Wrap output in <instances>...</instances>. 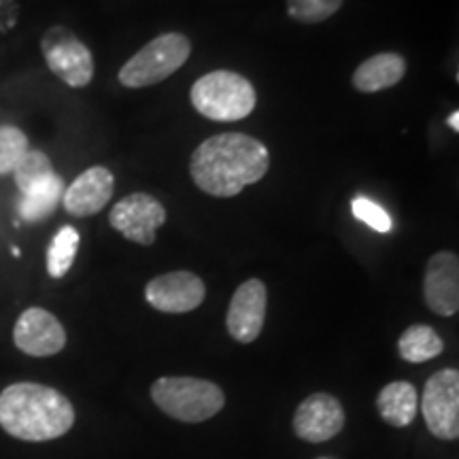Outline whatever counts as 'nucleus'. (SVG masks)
Masks as SVG:
<instances>
[{"instance_id": "f257e3e1", "label": "nucleus", "mask_w": 459, "mask_h": 459, "mask_svg": "<svg viewBox=\"0 0 459 459\" xmlns=\"http://www.w3.org/2000/svg\"><path fill=\"white\" fill-rule=\"evenodd\" d=\"M271 169V153L262 141L243 132H223L194 149L189 175L204 194L232 198L262 181Z\"/></svg>"}, {"instance_id": "f03ea898", "label": "nucleus", "mask_w": 459, "mask_h": 459, "mask_svg": "<svg viewBox=\"0 0 459 459\" xmlns=\"http://www.w3.org/2000/svg\"><path fill=\"white\" fill-rule=\"evenodd\" d=\"M74 423L71 400L41 383H13L0 394V428L26 443H48Z\"/></svg>"}, {"instance_id": "7ed1b4c3", "label": "nucleus", "mask_w": 459, "mask_h": 459, "mask_svg": "<svg viewBox=\"0 0 459 459\" xmlns=\"http://www.w3.org/2000/svg\"><path fill=\"white\" fill-rule=\"evenodd\" d=\"M196 113L213 122H238L254 113L255 88L249 79L234 71H213L196 79L189 91Z\"/></svg>"}, {"instance_id": "20e7f679", "label": "nucleus", "mask_w": 459, "mask_h": 459, "mask_svg": "<svg viewBox=\"0 0 459 459\" xmlns=\"http://www.w3.org/2000/svg\"><path fill=\"white\" fill-rule=\"evenodd\" d=\"M152 398L160 411L186 423H203L226 404L220 385L194 377L158 378L152 385Z\"/></svg>"}, {"instance_id": "39448f33", "label": "nucleus", "mask_w": 459, "mask_h": 459, "mask_svg": "<svg viewBox=\"0 0 459 459\" xmlns=\"http://www.w3.org/2000/svg\"><path fill=\"white\" fill-rule=\"evenodd\" d=\"M192 56V41L181 32H164L136 51L119 68V83L126 88H149L177 73Z\"/></svg>"}, {"instance_id": "423d86ee", "label": "nucleus", "mask_w": 459, "mask_h": 459, "mask_svg": "<svg viewBox=\"0 0 459 459\" xmlns=\"http://www.w3.org/2000/svg\"><path fill=\"white\" fill-rule=\"evenodd\" d=\"M49 71L71 88H85L94 79V56L77 34L65 26H51L41 39Z\"/></svg>"}, {"instance_id": "0eeeda50", "label": "nucleus", "mask_w": 459, "mask_h": 459, "mask_svg": "<svg viewBox=\"0 0 459 459\" xmlns=\"http://www.w3.org/2000/svg\"><path fill=\"white\" fill-rule=\"evenodd\" d=\"M419 409L436 438L455 440L459 436V372L455 368L434 372L423 389Z\"/></svg>"}, {"instance_id": "6e6552de", "label": "nucleus", "mask_w": 459, "mask_h": 459, "mask_svg": "<svg viewBox=\"0 0 459 459\" xmlns=\"http://www.w3.org/2000/svg\"><path fill=\"white\" fill-rule=\"evenodd\" d=\"M164 204L145 192H136L122 198L108 215V223L113 230H117L124 238L143 247L156 243L158 228L164 226Z\"/></svg>"}, {"instance_id": "1a4fd4ad", "label": "nucleus", "mask_w": 459, "mask_h": 459, "mask_svg": "<svg viewBox=\"0 0 459 459\" xmlns=\"http://www.w3.org/2000/svg\"><path fill=\"white\" fill-rule=\"evenodd\" d=\"M204 296L206 287L203 279L187 271L160 274V277L149 281L145 287V300L156 311L172 315L196 311L204 302Z\"/></svg>"}, {"instance_id": "9d476101", "label": "nucleus", "mask_w": 459, "mask_h": 459, "mask_svg": "<svg viewBox=\"0 0 459 459\" xmlns=\"http://www.w3.org/2000/svg\"><path fill=\"white\" fill-rule=\"evenodd\" d=\"M268 291L260 279H247L234 291L228 307L226 328L234 341L249 344L262 334Z\"/></svg>"}, {"instance_id": "9b49d317", "label": "nucleus", "mask_w": 459, "mask_h": 459, "mask_svg": "<svg viewBox=\"0 0 459 459\" xmlns=\"http://www.w3.org/2000/svg\"><path fill=\"white\" fill-rule=\"evenodd\" d=\"M13 342L22 353L32 358H49L60 353L66 344V332L56 315L45 308H26L17 319Z\"/></svg>"}, {"instance_id": "f8f14e48", "label": "nucleus", "mask_w": 459, "mask_h": 459, "mask_svg": "<svg viewBox=\"0 0 459 459\" xmlns=\"http://www.w3.org/2000/svg\"><path fill=\"white\" fill-rule=\"evenodd\" d=\"M423 296L429 311L453 317L459 311V260L451 251H438L428 260Z\"/></svg>"}, {"instance_id": "ddd939ff", "label": "nucleus", "mask_w": 459, "mask_h": 459, "mask_svg": "<svg viewBox=\"0 0 459 459\" xmlns=\"http://www.w3.org/2000/svg\"><path fill=\"white\" fill-rule=\"evenodd\" d=\"M344 428V409L334 395L313 394L298 406L294 415V432L307 443H324L334 438Z\"/></svg>"}, {"instance_id": "4468645a", "label": "nucleus", "mask_w": 459, "mask_h": 459, "mask_svg": "<svg viewBox=\"0 0 459 459\" xmlns=\"http://www.w3.org/2000/svg\"><path fill=\"white\" fill-rule=\"evenodd\" d=\"M115 177L105 166H91L83 170L71 186L65 189L62 204L73 217H90L100 213L113 198Z\"/></svg>"}, {"instance_id": "2eb2a0df", "label": "nucleus", "mask_w": 459, "mask_h": 459, "mask_svg": "<svg viewBox=\"0 0 459 459\" xmlns=\"http://www.w3.org/2000/svg\"><path fill=\"white\" fill-rule=\"evenodd\" d=\"M406 74V60L394 51H383L355 68L351 83L361 94H375L398 85Z\"/></svg>"}, {"instance_id": "dca6fc26", "label": "nucleus", "mask_w": 459, "mask_h": 459, "mask_svg": "<svg viewBox=\"0 0 459 459\" xmlns=\"http://www.w3.org/2000/svg\"><path fill=\"white\" fill-rule=\"evenodd\" d=\"M65 179L57 172L48 177V179L37 183V186L28 187L22 192L20 203H17V213H20L22 221L26 223H39L54 213L57 204L62 203L65 196Z\"/></svg>"}, {"instance_id": "f3484780", "label": "nucleus", "mask_w": 459, "mask_h": 459, "mask_svg": "<svg viewBox=\"0 0 459 459\" xmlns=\"http://www.w3.org/2000/svg\"><path fill=\"white\" fill-rule=\"evenodd\" d=\"M377 411L389 426L406 428L415 421L419 398L415 385L409 381H394L381 389L377 398Z\"/></svg>"}, {"instance_id": "a211bd4d", "label": "nucleus", "mask_w": 459, "mask_h": 459, "mask_svg": "<svg viewBox=\"0 0 459 459\" xmlns=\"http://www.w3.org/2000/svg\"><path fill=\"white\" fill-rule=\"evenodd\" d=\"M398 351L400 358L411 364H423L438 358L445 351L443 338L436 334L434 328L423 324H415L411 328L404 330V334L398 341Z\"/></svg>"}, {"instance_id": "6ab92c4d", "label": "nucleus", "mask_w": 459, "mask_h": 459, "mask_svg": "<svg viewBox=\"0 0 459 459\" xmlns=\"http://www.w3.org/2000/svg\"><path fill=\"white\" fill-rule=\"evenodd\" d=\"M79 232L73 226H62L51 238L48 249V273L51 279H62L73 268L79 249Z\"/></svg>"}, {"instance_id": "aec40b11", "label": "nucleus", "mask_w": 459, "mask_h": 459, "mask_svg": "<svg viewBox=\"0 0 459 459\" xmlns=\"http://www.w3.org/2000/svg\"><path fill=\"white\" fill-rule=\"evenodd\" d=\"M54 164L51 160L45 156L43 152H37V149H28L26 156L20 160V164L13 169V177H15V186L22 192H26L28 187L37 186L48 179V177L54 175Z\"/></svg>"}, {"instance_id": "412c9836", "label": "nucleus", "mask_w": 459, "mask_h": 459, "mask_svg": "<svg viewBox=\"0 0 459 459\" xmlns=\"http://www.w3.org/2000/svg\"><path fill=\"white\" fill-rule=\"evenodd\" d=\"M344 0H287V15L300 24H321L338 13Z\"/></svg>"}, {"instance_id": "4be33fe9", "label": "nucleus", "mask_w": 459, "mask_h": 459, "mask_svg": "<svg viewBox=\"0 0 459 459\" xmlns=\"http://www.w3.org/2000/svg\"><path fill=\"white\" fill-rule=\"evenodd\" d=\"M28 136L15 126H0V175H9L28 152Z\"/></svg>"}, {"instance_id": "5701e85b", "label": "nucleus", "mask_w": 459, "mask_h": 459, "mask_svg": "<svg viewBox=\"0 0 459 459\" xmlns=\"http://www.w3.org/2000/svg\"><path fill=\"white\" fill-rule=\"evenodd\" d=\"M353 215L358 217L359 221H364L366 226H370L377 232H389L392 230V217L387 215V211L377 203H372L368 198H355L353 204Z\"/></svg>"}, {"instance_id": "b1692460", "label": "nucleus", "mask_w": 459, "mask_h": 459, "mask_svg": "<svg viewBox=\"0 0 459 459\" xmlns=\"http://www.w3.org/2000/svg\"><path fill=\"white\" fill-rule=\"evenodd\" d=\"M20 20V4L17 0H0V37L11 32Z\"/></svg>"}, {"instance_id": "393cba45", "label": "nucleus", "mask_w": 459, "mask_h": 459, "mask_svg": "<svg viewBox=\"0 0 459 459\" xmlns=\"http://www.w3.org/2000/svg\"><path fill=\"white\" fill-rule=\"evenodd\" d=\"M446 124H449V126H451V128L457 132V130H459V113H457V111H455V113H453V115H451V117H449V119H446Z\"/></svg>"}]
</instances>
